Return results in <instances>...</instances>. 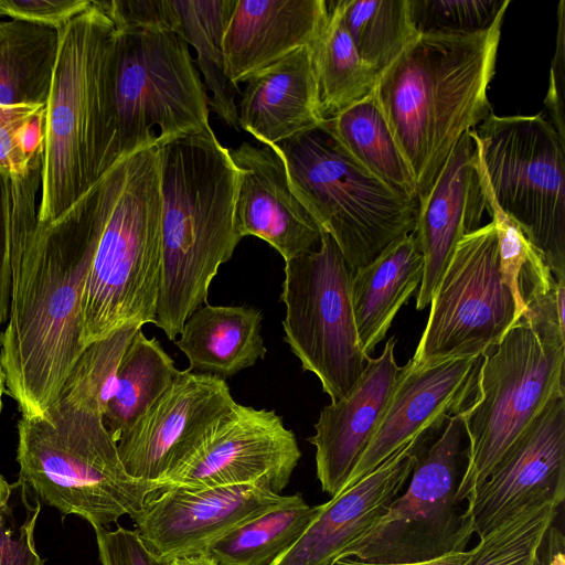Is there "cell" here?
<instances>
[{
	"mask_svg": "<svg viewBox=\"0 0 565 565\" xmlns=\"http://www.w3.org/2000/svg\"><path fill=\"white\" fill-rule=\"evenodd\" d=\"M327 4L326 22L309 45L324 118L367 96L380 75L359 55L333 1Z\"/></svg>",
	"mask_w": 565,
	"mask_h": 565,
	"instance_id": "31",
	"label": "cell"
},
{
	"mask_svg": "<svg viewBox=\"0 0 565 565\" xmlns=\"http://www.w3.org/2000/svg\"><path fill=\"white\" fill-rule=\"evenodd\" d=\"M3 391H4V377H3V372H2V367H1V363H0V413H1V408H2Z\"/></svg>",
	"mask_w": 565,
	"mask_h": 565,
	"instance_id": "49",
	"label": "cell"
},
{
	"mask_svg": "<svg viewBox=\"0 0 565 565\" xmlns=\"http://www.w3.org/2000/svg\"><path fill=\"white\" fill-rule=\"evenodd\" d=\"M1 17H3V15H2V13H1V11H0V18H1Z\"/></svg>",
	"mask_w": 565,
	"mask_h": 565,
	"instance_id": "51",
	"label": "cell"
},
{
	"mask_svg": "<svg viewBox=\"0 0 565 565\" xmlns=\"http://www.w3.org/2000/svg\"><path fill=\"white\" fill-rule=\"evenodd\" d=\"M274 147L295 195L352 273L414 232L418 202L398 196L360 167L322 125Z\"/></svg>",
	"mask_w": 565,
	"mask_h": 565,
	"instance_id": "7",
	"label": "cell"
},
{
	"mask_svg": "<svg viewBox=\"0 0 565 565\" xmlns=\"http://www.w3.org/2000/svg\"><path fill=\"white\" fill-rule=\"evenodd\" d=\"M115 28H167L180 33L172 0H99Z\"/></svg>",
	"mask_w": 565,
	"mask_h": 565,
	"instance_id": "40",
	"label": "cell"
},
{
	"mask_svg": "<svg viewBox=\"0 0 565 565\" xmlns=\"http://www.w3.org/2000/svg\"><path fill=\"white\" fill-rule=\"evenodd\" d=\"M167 565H218L207 554L175 557L167 561Z\"/></svg>",
	"mask_w": 565,
	"mask_h": 565,
	"instance_id": "47",
	"label": "cell"
},
{
	"mask_svg": "<svg viewBox=\"0 0 565 565\" xmlns=\"http://www.w3.org/2000/svg\"><path fill=\"white\" fill-rule=\"evenodd\" d=\"M476 160L481 175L486 207L497 234L501 279L513 297L516 317L520 320L525 305L534 297L548 291L557 280L518 224L497 205L477 153Z\"/></svg>",
	"mask_w": 565,
	"mask_h": 565,
	"instance_id": "34",
	"label": "cell"
},
{
	"mask_svg": "<svg viewBox=\"0 0 565 565\" xmlns=\"http://www.w3.org/2000/svg\"><path fill=\"white\" fill-rule=\"evenodd\" d=\"M90 191L99 227L83 299L85 348L122 328L156 322L162 268L158 147L118 160Z\"/></svg>",
	"mask_w": 565,
	"mask_h": 565,
	"instance_id": "5",
	"label": "cell"
},
{
	"mask_svg": "<svg viewBox=\"0 0 565 565\" xmlns=\"http://www.w3.org/2000/svg\"><path fill=\"white\" fill-rule=\"evenodd\" d=\"M238 125L274 147L326 119L310 46H303L245 82Z\"/></svg>",
	"mask_w": 565,
	"mask_h": 565,
	"instance_id": "24",
	"label": "cell"
},
{
	"mask_svg": "<svg viewBox=\"0 0 565 565\" xmlns=\"http://www.w3.org/2000/svg\"><path fill=\"white\" fill-rule=\"evenodd\" d=\"M423 274L424 257L414 233L352 274L355 326L366 356L384 340L399 309L419 288Z\"/></svg>",
	"mask_w": 565,
	"mask_h": 565,
	"instance_id": "25",
	"label": "cell"
},
{
	"mask_svg": "<svg viewBox=\"0 0 565 565\" xmlns=\"http://www.w3.org/2000/svg\"><path fill=\"white\" fill-rule=\"evenodd\" d=\"M93 529L102 565H167L145 545L136 530Z\"/></svg>",
	"mask_w": 565,
	"mask_h": 565,
	"instance_id": "41",
	"label": "cell"
},
{
	"mask_svg": "<svg viewBox=\"0 0 565 565\" xmlns=\"http://www.w3.org/2000/svg\"><path fill=\"white\" fill-rule=\"evenodd\" d=\"M504 15L470 35L419 34L377 78L374 94L427 194L461 136L493 114L488 88Z\"/></svg>",
	"mask_w": 565,
	"mask_h": 565,
	"instance_id": "2",
	"label": "cell"
},
{
	"mask_svg": "<svg viewBox=\"0 0 565 565\" xmlns=\"http://www.w3.org/2000/svg\"><path fill=\"white\" fill-rule=\"evenodd\" d=\"M262 320L254 308L207 303L188 317L174 342L189 361L188 370L231 377L265 358Z\"/></svg>",
	"mask_w": 565,
	"mask_h": 565,
	"instance_id": "26",
	"label": "cell"
},
{
	"mask_svg": "<svg viewBox=\"0 0 565 565\" xmlns=\"http://www.w3.org/2000/svg\"><path fill=\"white\" fill-rule=\"evenodd\" d=\"M470 135L497 205L565 282V141L542 114H491Z\"/></svg>",
	"mask_w": 565,
	"mask_h": 565,
	"instance_id": "9",
	"label": "cell"
},
{
	"mask_svg": "<svg viewBox=\"0 0 565 565\" xmlns=\"http://www.w3.org/2000/svg\"><path fill=\"white\" fill-rule=\"evenodd\" d=\"M361 58L379 74L419 35L407 0H332Z\"/></svg>",
	"mask_w": 565,
	"mask_h": 565,
	"instance_id": "33",
	"label": "cell"
},
{
	"mask_svg": "<svg viewBox=\"0 0 565 565\" xmlns=\"http://www.w3.org/2000/svg\"><path fill=\"white\" fill-rule=\"evenodd\" d=\"M558 507L547 501L519 510L479 537L465 565H532Z\"/></svg>",
	"mask_w": 565,
	"mask_h": 565,
	"instance_id": "35",
	"label": "cell"
},
{
	"mask_svg": "<svg viewBox=\"0 0 565 565\" xmlns=\"http://www.w3.org/2000/svg\"><path fill=\"white\" fill-rule=\"evenodd\" d=\"M98 227L88 190L56 220L36 222L12 275L0 363L24 417L46 413L85 349L83 299Z\"/></svg>",
	"mask_w": 565,
	"mask_h": 565,
	"instance_id": "1",
	"label": "cell"
},
{
	"mask_svg": "<svg viewBox=\"0 0 565 565\" xmlns=\"http://www.w3.org/2000/svg\"><path fill=\"white\" fill-rule=\"evenodd\" d=\"M11 290L10 179L0 175V326L9 319Z\"/></svg>",
	"mask_w": 565,
	"mask_h": 565,
	"instance_id": "44",
	"label": "cell"
},
{
	"mask_svg": "<svg viewBox=\"0 0 565 565\" xmlns=\"http://www.w3.org/2000/svg\"><path fill=\"white\" fill-rule=\"evenodd\" d=\"M425 440L407 443L359 482L321 503L299 540L270 565H333L399 495Z\"/></svg>",
	"mask_w": 565,
	"mask_h": 565,
	"instance_id": "20",
	"label": "cell"
},
{
	"mask_svg": "<svg viewBox=\"0 0 565 565\" xmlns=\"http://www.w3.org/2000/svg\"><path fill=\"white\" fill-rule=\"evenodd\" d=\"M46 104L0 105V175L20 178L43 159Z\"/></svg>",
	"mask_w": 565,
	"mask_h": 565,
	"instance_id": "38",
	"label": "cell"
},
{
	"mask_svg": "<svg viewBox=\"0 0 565 565\" xmlns=\"http://www.w3.org/2000/svg\"><path fill=\"white\" fill-rule=\"evenodd\" d=\"M115 25L99 0L58 30L46 103L39 222H52L117 161L111 96Z\"/></svg>",
	"mask_w": 565,
	"mask_h": 565,
	"instance_id": "4",
	"label": "cell"
},
{
	"mask_svg": "<svg viewBox=\"0 0 565 565\" xmlns=\"http://www.w3.org/2000/svg\"><path fill=\"white\" fill-rule=\"evenodd\" d=\"M565 539L562 531L553 524L547 530L539 551L542 565H565Z\"/></svg>",
	"mask_w": 565,
	"mask_h": 565,
	"instance_id": "45",
	"label": "cell"
},
{
	"mask_svg": "<svg viewBox=\"0 0 565 565\" xmlns=\"http://www.w3.org/2000/svg\"><path fill=\"white\" fill-rule=\"evenodd\" d=\"M300 457L296 436L280 416L236 403L195 449L159 481L160 490L267 483L280 493Z\"/></svg>",
	"mask_w": 565,
	"mask_h": 565,
	"instance_id": "14",
	"label": "cell"
},
{
	"mask_svg": "<svg viewBox=\"0 0 565 565\" xmlns=\"http://www.w3.org/2000/svg\"><path fill=\"white\" fill-rule=\"evenodd\" d=\"M320 509L295 493L289 503L232 531L206 554L218 565H270L299 540Z\"/></svg>",
	"mask_w": 565,
	"mask_h": 565,
	"instance_id": "32",
	"label": "cell"
},
{
	"mask_svg": "<svg viewBox=\"0 0 565 565\" xmlns=\"http://www.w3.org/2000/svg\"><path fill=\"white\" fill-rule=\"evenodd\" d=\"M558 29L556 36V46L550 68V82L544 106L548 115V121L555 128L556 132L565 141V119H564V88H565V1L558 3Z\"/></svg>",
	"mask_w": 565,
	"mask_h": 565,
	"instance_id": "43",
	"label": "cell"
},
{
	"mask_svg": "<svg viewBox=\"0 0 565 565\" xmlns=\"http://www.w3.org/2000/svg\"><path fill=\"white\" fill-rule=\"evenodd\" d=\"M179 372L159 341L154 337L147 338L140 328L121 358L115 392L103 415L104 425L116 444Z\"/></svg>",
	"mask_w": 565,
	"mask_h": 565,
	"instance_id": "30",
	"label": "cell"
},
{
	"mask_svg": "<svg viewBox=\"0 0 565 565\" xmlns=\"http://www.w3.org/2000/svg\"><path fill=\"white\" fill-rule=\"evenodd\" d=\"M12 494V486L9 484L0 475V505L9 501Z\"/></svg>",
	"mask_w": 565,
	"mask_h": 565,
	"instance_id": "48",
	"label": "cell"
},
{
	"mask_svg": "<svg viewBox=\"0 0 565 565\" xmlns=\"http://www.w3.org/2000/svg\"><path fill=\"white\" fill-rule=\"evenodd\" d=\"M141 327L122 328L89 343L64 381L56 398L100 411L114 395L121 358Z\"/></svg>",
	"mask_w": 565,
	"mask_h": 565,
	"instance_id": "36",
	"label": "cell"
},
{
	"mask_svg": "<svg viewBox=\"0 0 565 565\" xmlns=\"http://www.w3.org/2000/svg\"><path fill=\"white\" fill-rule=\"evenodd\" d=\"M466 437L458 413L434 443L419 449L406 491L341 558L416 563L467 551L473 531L466 509L456 499Z\"/></svg>",
	"mask_w": 565,
	"mask_h": 565,
	"instance_id": "11",
	"label": "cell"
},
{
	"mask_svg": "<svg viewBox=\"0 0 565 565\" xmlns=\"http://www.w3.org/2000/svg\"><path fill=\"white\" fill-rule=\"evenodd\" d=\"M158 152L162 268L154 324L175 341L242 239L235 227L238 172L211 127Z\"/></svg>",
	"mask_w": 565,
	"mask_h": 565,
	"instance_id": "3",
	"label": "cell"
},
{
	"mask_svg": "<svg viewBox=\"0 0 565 565\" xmlns=\"http://www.w3.org/2000/svg\"><path fill=\"white\" fill-rule=\"evenodd\" d=\"M510 0H407L418 34L470 35L489 30Z\"/></svg>",
	"mask_w": 565,
	"mask_h": 565,
	"instance_id": "37",
	"label": "cell"
},
{
	"mask_svg": "<svg viewBox=\"0 0 565 565\" xmlns=\"http://www.w3.org/2000/svg\"><path fill=\"white\" fill-rule=\"evenodd\" d=\"M342 150L398 196L418 202L412 170L399 149L374 89L321 124Z\"/></svg>",
	"mask_w": 565,
	"mask_h": 565,
	"instance_id": "27",
	"label": "cell"
},
{
	"mask_svg": "<svg viewBox=\"0 0 565 565\" xmlns=\"http://www.w3.org/2000/svg\"><path fill=\"white\" fill-rule=\"evenodd\" d=\"M319 244L318 250L285 263L284 339L302 370L313 373L335 402L358 381L367 356L355 326L353 273L328 233L321 231Z\"/></svg>",
	"mask_w": 565,
	"mask_h": 565,
	"instance_id": "12",
	"label": "cell"
},
{
	"mask_svg": "<svg viewBox=\"0 0 565 565\" xmlns=\"http://www.w3.org/2000/svg\"><path fill=\"white\" fill-rule=\"evenodd\" d=\"M486 198L470 130L461 136L431 188L418 200L414 235L424 257L416 308H426L459 241L481 227Z\"/></svg>",
	"mask_w": 565,
	"mask_h": 565,
	"instance_id": "21",
	"label": "cell"
},
{
	"mask_svg": "<svg viewBox=\"0 0 565 565\" xmlns=\"http://www.w3.org/2000/svg\"><path fill=\"white\" fill-rule=\"evenodd\" d=\"M235 405L224 379L180 371L117 441L126 471L134 478L159 482Z\"/></svg>",
	"mask_w": 565,
	"mask_h": 565,
	"instance_id": "16",
	"label": "cell"
},
{
	"mask_svg": "<svg viewBox=\"0 0 565 565\" xmlns=\"http://www.w3.org/2000/svg\"><path fill=\"white\" fill-rule=\"evenodd\" d=\"M391 337L379 358L366 365L348 393L320 412L315 435L316 473L322 491L338 494L369 446L387 406L402 367L394 355Z\"/></svg>",
	"mask_w": 565,
	"mask_h": 565,
	"instance_id": "22",
	"label": "cell"
},
{
	"mask_svg": "<svg viewBox=\"0 0 565 565\" xmlns=\"http://www.w3.org/2000/svg\"><path fill=\"white\" fill-rule=\"evenodd\" d=\"M565 345L542 342L519 320L480 363L475 397L460 412L468 447L456 499L467 502L556 393L564 392Z\"/></svg>",
	"mask_w": 565,
	"mask_h": 565,
	"instance_id": "10",
	"label": "cell"
},
{
	"mask_svg": "<svg viewBox=\"0 0 565 565\" xmlns=\"http://www.w3.org/2000/svg\"><path fill=\"white\" fill-rule=\"evenodd\" d=\"M18 434V483L39 503L93 527L131 519L160 490L126 471L96 408L56 398L43 416H22Z\"/></svg>",
	"mask_w": 565,
	"mask_h": 565,
	"instance_id": "6",
	"label": "cell"
},
{
	"mask_svg": "<svg viewBox=\"0 0 565 565\" xmlns=\"http://www.w3.org/2000/svg\"><path fill=\"white\" fill-rule=\"evenodd\" d=\"M238 172L235 227L241 238L256 236L285 263L312 250L321 230L295 195L282 157L275 147L243 142L230 149Z\"/></svg>",
	"mask_w": 565,
	"mask_h": 565,
	"instance_id": "19",
	"label": "cell"
},
{
	"mask_svg": "<svg viewBox=\"0 0 565 565\" xmlns=\"http://www.w3.org/2000/svg\"><path fill=\"white\" fill-rule=\"evenodd\" d=\"M565 499V394H554L467 501L473 534H487L519 510Z\"/></svg>",
	"mask_w": 565,
	"mask_h": 565,
	"instance_id": "17",
	"label": "cell"
},
{
	"mask_svg": "<svg viewBox=\"0 0 565 565\" xmlns=\"http://www.w3.org/2000/svg\"><path fill=\"white\" fill-rule=\"evenodd\" d=\"M267 483L200 490L164 488L132 518L145 545L160 559L206 554L218 540L255 518L286 505Z\"/></svg>",
	"mask_w": 565,
	"mask_h": 565,
	"instance_id": "15",
	"label": "cell"
},
{
	"mask_svg": "<svg viewBox=\"0 0 565 565\" xmlns=\"http://www.w3.org/2000/svg\"><path fill=\"white\" fill-rule=\"evenodd\" d=\"M111 96L118 160L210 127L189 44L167 28H115Z\"/></svg>",
	"mask_w": 565,
	"mask_h": 565,
	"instance_id": "8",
	"label": "cell"
},
{
	"mask_svg": "<svg viewBox=\"0 0 565 565\" xmlns=\"http://www.w3.org/2000/svg\"><path fill=\"white\" fill-rule=\"evenodd\" d=\"M41 503L30 507L26 516L18 523L10 499L0 505V565H44L34 543V530Z\"/></svg>",
	"mask_w": 565,
	"mask_h": 565,
	"instance_id": "39",
	"label": "cell"
},
{
	"mask_svg": "<svg viewBox=\"0 0 565 565\" xmlns=\"http://www.w3.org/2000/svg\"><path fill=\"white\" fill-rule=\"evenodd\" d=\"M481 361V356H472L416 365L411 359L402 366L377 428L341 491L359 482L407 443L428 437L462 412L476 392Z\"/></svg>",
	"mask_w": 565,
	"mask_h": 565,
	"instance_id": "18",
	"label": "cell"
},
{
	"mask_svg": "<svg viewBox=\"0 0 565 565\" xmlns=\"http://www.w3.org/2000/svg\"><path fill=\"white\" fill-rule=\"evenodd\" d=\"M532 565H542L541 561H540V557H539V554H537V557H536V559L534 561V563Z\"/></svg>",
	"mask_w": 565,
	"mask_h": 565,
	"instance_id": "50",
	"label": "cell"
},
{
	"mask_svg": "<svg viewBox=\"0 0 565 565\" xmlns=\"http://www.w3.org/2000/svg\"><path fill=\"white\" fill-rule=\"evenodd\" d=\"M471 556V550L451 553L438 558L416 563H365L355 558L347 557L338 559L333 565H465Z\"/></svg>",
	"mask_w": 565,
	"mask_h": 565,
	"instance_id": "46",
	"label": "cell"
},
{
	"mask_svg": "<svg viewBox=\"0 0 565 565\" xmlns=\"http://www.w3.org/2000/svg\"><path fill=\"white\" fill-rule=\"evenodd\" d=\"M90 0H0L3 17L47 25L57 31L84 11Z\"/></svg>",
	"mask_w": 565,
	"mask_h": 565,
	"instance_id": "42",
	"label": "cell"
},
{
	"mask_svg": "<svg viewBox=\"0 0 565 565\" xmlns=\"http://www.w3.org/2000/svg\"><path fill=\"white\" fill-rule=\"evenodd\" d=\"M429 305L412 358L416 365L482 358L519 321L513 297L501 279L492 222L459 241Z\"/></svg>",
	"mask_w": 565,
	"mask_h": 565,
	"instance_id": "13",
	"label": "cell"
},
{
	"mask_svg": "<svg viewBox=\"0 0 565 565\" xmlns=\"http://www.w3.org/2000/svg\"><path fill=\"white\" fill-rule=\"evenodd\" d=\"M57 46L54 28L0 19V105L47 103Z\"/></svg>",
	"mask_w": 565,
	"mask_h": 565,
	"instance_id": "29",
	"label": "cell"
},
{
	"mask_svg": "<svg viewBox=\"0 0 565 565\" xmlns=\"http://www.w3.org/2000/svg\"><path fill=\"white\" fill-rule=\"evenodd\" d=\"M236 0H172L180 34L196 53L199 72L209 92V108L238 130L236 97L239 92L226 76L224 33Z\"/></svg>",
	"mask_w": 565,
	"mask_h": 565,
	"instance_id": "28",
	"label": "cell"
},
{
	"mask_svg": "<svg viewBox=\"0 0 565 565\" xmlns=\"http://www.w3.org/2000/svg\"><path fill=\"white\" fill-rule=\"evenodd\" d=\"M327 17L326 0H236L223 42L227 78L238 86L310 45Z\"/></svg>",
	"mask_w": 565,
	"mask_h": 565,
	"instance_id": "23",
	"label": "cell"
}]
</instances>
